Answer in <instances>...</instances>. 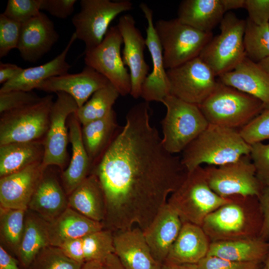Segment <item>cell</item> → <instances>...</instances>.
Instances as JSON below:
<instances>
[{
    "instance_id": "6da1fadb",
    "label": "cell",
    "mask_w": 269,
    "mask_h": 269,
    "mask_svg": "<svg viewBox=\"0 0 269 269\" xmlns=\"http://www.w3.org/2000/svg\"><path fill=\"white\" fill-rule=\"evenodd\" d=\"M126 119L91 173L105 197L104 228L115 232L138 227L143 231L188 171L181 157L163 146L151 123L148 102L133 106Z\"/></svg>"
},
{
    "instance_id": "7a4b0ae2",
    "label": "cell",
    "mask_w": 269,
    "mask_h": 269,
    "mask_svg": "<svg viewBox=\"0 0 269 269\" xmlns=\"http://www.w3.org/2000/svg\"><path fill=\"white\" fill-rule=\"evenodd\" d=\"M209 214L201 227L211 242L260 237L263 217L258 198L234 195Z\"/></svg>"
},
{
    "instance_id": "3957f363",
    "label": "cell",
    "mask_w": 269,
    "mask_h": 269,
    "mask_svg": "<svg viewBox=\"0 0 269 269\" xmlns=\"http://www.w3.org/2000/svg\"><path fill=\"white\" fill-rule=\"evenodd\" d=\"M251 145L238 129L209 124L182 152L181 161L188 171L201 164L219 166L249 155Z\"/></svg>"
},
{
    "instance_id": "277c9868",
    "label": "cell",
    "mask_w": 269,
    "mask_h": 269,
    "mask_svg": "<svg viewBox=\"0 0 269 269\" xmlns=\"http://www.w3.org/2000/svg\"><path fill=\"white\" fill-rule=\"evenodd\" d=\"M198 106L209 124L238 130L266 109L260 100L218 80L213 92Z\"/></svg>"
},
{
    "instance_id": "5b68a950",
    "label": "cell",
    "mask_w": 269,
    "mask_h": 269,
    "mask_svg": "<svg viewBox=\"0 0 269 269\" xmlns=\"http://www.w3.org/2000/svg\"><path fill=\"white\" fill-rule=\"evenodd\" d=\"M229 201V197H222L210 188L205 168L199 166L188 172L181 184L169 196L167 203L183 223L201 227L209 214Z\"/></svg>"
},
{
    "instance_id": "8992f818",
    "label": "cell",
    "mask_w": 269,
    "mask_h": 269,
    "mask_svg": "<svg viewBox=\"0 0 269 269\" xmlns=\"http://www.w3.org/2000/svg\"><path fill=\"white\" fill-rule=\"evenodd\" d=\"M161 103L166 108L161 122L163 146L172 154L182 152L209 124L198 105L170 94Z\"/></svg>"
},
{
    "instance_id": "52a82bcc",
    "label": "cell",
    "mask_w": 269,
    "mask_h": 269,
    "mask_svg": "<svg viewBox=\"0 0 269 269\" xmlns=\"http://www.w3.org/2000/svg\"><path fill=\"white\" fill-rule=\"evenodd\" d=\"M154 27L163 50L166 70L199 57L213 38L212 32L200 31L182 23L177 18L157 20Z\"/></svg>"
},
{
    "instance_id": "ba28073f",
    "label": "cell",
    "mask_w": 269,
    "mask_h": 269,
    "mask_svg": "<svg viewBox=\"0 0 269 269\" xmlns=\"http://www.w3.org/2000/svg\"><path fill=\"white\" fill-rule=\"evenodd\" d=\"M246 24V20L233 12L225 14L220 33L211 39L199 55L216 76L232 71L246 56L243 41Z\"/></svg>"
},
{
    "instance_id": "9c48e42d",
    "label": "cell",
    "mask_w": 269,
    "mask_h": 269,
    "mask_svg": "<svg viewBox=\"0 0 269 269\" xmlns=\"http://www.w3.org/2000/svg\"><path fill=\"white\" fill-rule=\"evenodd\" d=\"M53 96L0 115V145L13 142L40 141L49 128Z\"/></svg>"
},
{
    "instance_id": "30bf717a",
    "label": "cell",
    "mask_w": 269,
    "mask_h": 269,
    "mask_svg": "<svg viewBox=\"0 0 269 269\" xmlns=\"http://www.w3.org/2000/svg\"><path fill=\"white\" fill-rule=\"evenodd\" d=\"M80 11L72 18L77 38L85 45V51L103 41L111 22L121 13L133 8L129 0H82Z\"/></svg>"
},
{
    "instance_id": "8fae6325",
    "label": "cell",
    "mask_w": 269,
    "mask_h": 269,
    "mask_svg": "<svg viewBox=\"0 0 269 269\" xmlns=\"http://www.w3.org/2000/svg\"><path fill=\"white\" fill-rule=\"evenodd\" d=\"M210 188L222 197L260 196L265 185L258 179L250 154L219 166L204 167Z\"/></svg>"
},
{
    "instance_id": "7c38bea8",
    "label": "cell",
    "mask_w": 269,
    "mask_h": 269,
    "mask_svg": "<svg viewBox=\"0 0 269 269\" xmlns=\"http://www.w3.org/2000/svg\"><path fill=\"white\" fill-rule=\"evenodd\" d=\"M123 40L117 26H111L103 41L96 47L85 51L84 61L105 77L120 95L130 94L131 79L121 53Z\"/></svg>"
},
{
    "instance_id": "4fadbf2b",
    "label": "cell",
    "mask_w": 269,
    "mask_h": 269,
    "mask_svg": "<svg viewBox=\"0 0 269 269\" xmlns=\"http://www.w3.org/2000/svg\"><path fill=\"white\" fill-rule=\"evenodd\" d=\"M170 95L186 102L200 105L216 88L218 80L199 57L166 70Z\"/></svg>"
},
{
    "instance_id": "5bb4252c",
    "label": "cell",
    "mask_w": 269,
    "mask_h": 269,
    "mask_svg": "<svg viewBox=\"0 0 269 269\" xmlns=\"http://www.w3.org/2000/svg\"><path fill=\"white\" fill-rule=\"evenodd\" d=\"M56 93L57 98L51 108L49 128L42 139L44 155L42 165L44 169L53 165L61 169L64 168L67 161L69 141L67 120L78 109L70 95L63 92Z\"/></svg>"
},
{
    "instance_id": "9a60e30c",
    "label": "cell",
    "mask_w": 269,
    "mask_h": 269,
    "mask_svg": "<svg viewBox=\"0 0 269 269\" xmlns=\"http://www.w3.org/2000/svg\"><path fill=\"white\" fill-rule=\"evenodd\" d=\"M117 26L123 40V61L130 70V95L134 99H138L141 96V86L148 75L149 69L144 57V49L146 46L145 39L136 27L134 18L130 14L121 16Z\"/></svg>"
},
{
    "instance_id": "2e32d148",
    "label": "cell",
    "mask_w": 269,
    "mask_h": 269,
    "mask_svg": "<svg viewBox=\"0 0 269 269\" xmlns=\"http://www.w3.org/2000/svg\"><path fill=\"white\" fill-rule=\"evenodd\" d=\"M139 7L147 23L145 38L146 46L150 54L152 71L145 78L141 89V96L145 102H162L170 94L169 81L164 65L163 50L157 35L153 20V11L147 4L142 2Z\"/></svg>"
},
{
    "instance_id": "e0dca14e",
    "label": "cell",
    "mask_w": 269,
    "mask_h": 269,
    "mask_svg": "<svg viewBox=\"0 0 269 269\" xmlns=\"http://www.w3.org/2000/svg\"><path fill=\"white\" fill-rule=\"evenodd\" d=\"M59 37L52 21L40 12L22 24L17 49L24 61L35 63L51 50Z\"/></svg>"
},
{
    "instance_id": "ac0fdd59",
    "label": "cell",
    "mask_w": 269,
    "mask_h": 269,
    "mask_svg": "<svg viewBox=\"0 0 269 269\" xmlns=\"http://www.w3.org/2000/svg\"><path fill=\"white\" fill-rule=\"evenodd\" d=\"M45 169L42 161L34 163L0 179V207L26 210Z\"/></svg>"
},
{
    "instance_id": "d6986e66",
    "label": "cell",
    "mask_w": 269,
    "mask_h": 269,
    "mask_svg": "<svg viewBox=\"0 0 269 269\" xmlns=\"http://www.w3.org/2000/svg\"><path fill=\"white\" fill-rule=\"evenodd\" d=\"M109 83L105 77L86 66L80 73L51 77L42 83L37 89L47 92H65L70 95L80 108L96 91Z\"/></svg>"
},
{
    "instance_id": "ffe728a7",
    "label": "cell",
    "mask_w": 269,
    "mask_h": 269,
    "mask_svg": "<svg viewBox=\"0 0 269 269\" xmlns=\"http://www.w3.org/2000/svg\"><path fill=\"white\" fill-rule=\"evenodd\" d=\"M114 254L127 269H160L138 227L113 232Z\"/></svg>"
},
{
    "instance_id": "44dd1931",
    "label": "cell",
    "mask_w": 269,
    "mask_h": 269,
    "mask_svg": "<svg viewBox=\"0 0 269 269\" xmlns=\"http://www.w3.org/2000/svg\"><path fill=\"white\" fill-rule=\"evenodd\" d=\"M182 224L177 213L167 203L143 231L153 257L161 264L166 260Z\"/></svg>"
},
{
    "instance_id": "7402d4cb",
    "label": "cell",
    "mask_w": 269,
    "mask_h": 269,
    "mask_svg": "<svg viewBox=\"0 0 269 269\" xmlns=\"http://www.w3.org/2000/svg\"><path fill=\"white\" fill-rule=\"evenodd\" d=\"M219 77L221 83L260 100L269 108V74L246 56L232 71Z\"/></svg>"
},
{
    "instance_id": "603a6c76",
    "label": "cell",
    "mask_w": 269,
    "mask_h": 269,
    "mask_svg": "<svg viewBox=\"0 0 269 269\" xmlns=\"http://www.w3.org/2000/svg\"><path fill=\"white\" fill-rule=\"evenodd\" d=\"M67 125L72 156L61 178L62 185L68 196L91 174L93 165L83 141L81 124L75 113L69 116Z\"/></svg>"
},
{
    "instance_id": "cb8c5ba5",
    "label": "cell",
    "mask_w": 269,
    "mask_h": 269,
    "mask_svg": "<svg viewBox=\"0 0 269 269\" xmlns=\"http://www.w3.org/2000/svg\"><path fill=\"white\" fill-rule=\"evenodd\" d=\"M67 196L56 175L50 172L47 167L36 187L28 209L51 222L69 207Z\"/></svg>"
},
{
    "instance_id": "d4e9b609",
    "label": "cell",
    "mask_w": 269,
    "mask_h": 269,
    "mask_svg": "<svg viewBox=\"0 0 269 269\" xmlns=\"http://www.w3.org/2000/svg\"><path fill=\"white\" fill-rule=\"evenodd\" d=\"M76 39V35L74 32L60 54L44 64L23 69L16 77L3 84L0 89V92L12 90L32 91L34 89H37L46 80L68 73L71 66L66 61V56Z\"/></svg>"
},
{
    "instance_id": "484cf974",
    "label": "cell",
    "mask_w": 269,
    "mask_h": 269,
    "mask_svg": "<svg viewBox=\"0 0 269 269\" xmlns=\"http://www.w3.org/2000/svg\"><path fill=\"white\" fill-rule=\"evenodd\" d=\"M210 243L201 226L183 223L165 262L197 264L207 255Z\"/></svg>"
},
{
    "instance_id": "4316f807",
    "label": "cell",
    "mask_w": 269,
    "mask_h": 269,
    "mask_svg": "<svg viewBox=\"0 0 269 269\" xmlns=\"http://www.w3.org/2000/svg\"><path fill=\"white\" fill-rule=\"evenodd\" d=\"M48 228L50 245L60 247L67 241L82 238L104 229V224L68 207L57 218L48 222Z\"/></svg>"
},
{
    "instance_id": "83f0119b",
    "label": "cell",
    "mask_w": 269,
    "mask_h": 269,
    "mask_svg": "<svg viewBox=\"0 0 269 269\" xmlns=\"http://www.w3.org/2000/svg\"><path fill=\"white\" fill-rule=\"evenodd\" d=\"M225 12L222 0H184L179 5L177 18L197 30L211 32Z\"/></svg>"
},
{
    "instance_id": "f1b7e54d",
    "label": "cell",
    "mask_w": 269,
    "mask_h": 269,
    "mask_svg": "<svg viewBox=\"0 0 269 269\" xmlns=\"http://www.w3.org/2000/svg\"><path fill=\"white\" fill-rule=\"evenodd\" d=\"M269 249V241L260 237L211 242L207 255L233 262L261 266Z\"/></svg>"
},
{
    "instance_id": "f546056e",
    "label": "cell",
    "mask_w": 269,
    "mask_h": 269,
    "mask_svg": "<svg viewBox=\"0 0 269 269\" xmlns=\"http://www.w3.org/2000/svg\"><path fill=\"white\" fill-rule=\"evenodd\" d=\"M69 207L87 218L103 223L106 203L103 189L96 175L91 173L68 196Z\"/></svg>"
},
{
    "instance_id": "4dcf8cb0",
    "label": "cell",
    "mask_w": 269,
    "mask_h": 269,
    "mask_svg": "<svg viewBox=\"0 0 269 269\" xmlns=\"http://www.w3.org/2000/svg\"><path fill=\"white\" fill-rule=\"evenodd\" d=\"M119 129L114 109L106 117L82 126V139L93 168L109 147Z\"/></svg>"
},
{
    "instance_id": "1f68e13d",
    "label": "cell",
    "mask_w": 269,
    "mask_h": 269,
    "mask_svg": "<svg viewBox=\"0 0 269 269\" xmlns=\"http://www.w3.org/2000/svg\"><path fill=\"white\" fill-rule=\"evenodd\" d=\"M48 222L35 212L27 209L24 228L16 256L22 266L29 268L39 252L50 245Z\"/></svg>"
},
{
    "instance_id": "d6a6232c",
    "label": "cell",
    "mask_w": 269,
    "mask_h": 269,
    "mask_svg": "<svg viewBox=\"0 0 269 269\" xmlns=\"http://www.w3.org/2000/svg\"><path fill=\"white\" fill-rule=\"evenodd\" d=\"M43 155L42 140L13 142L0 145V178L42 161Z\"/></svg>"
},
{
    "instance_id": "836d02e7",
    "label": "cell",
    "mask_w": 269,
    "mask_h": 269,
    "mask_svg": "<svg viewBox=\"0 0 269 269\" xmlns=\"http://www.w3.org/2000/svg\"><path fill=\"white\" fill-rule=\"evenodd\" d=\"M120 95L110 83L96 91L75 114L81 125L101 119L113 109V106Z\"/></svg>"
},
{
    "instance_id": "e575fe53",
    "label": "cell",
    "mask_w": 269,
    "mask_h": 269,
    "mask_svg": "<svg viewBox=\"0 0 269 269\" xmlns=\"http://www.w3.org/2000/svg\"><path fill=\"white\" fill-rule=\"evenodd\" d=\"M26 211L0 207V240L15 254L24 230Z\"/></svg>"
},
{
    "instance_id": "d590c367",
    "label": "cell",
    "mask_w": 269,
    "mask_h": 269,
    "mask_svg": "<svg viewBox=\"0 0 269 269\" xmlns=\"http://www.w3.org/2000/svg\"><path fill=\"white\" fill-rule=\"evenodd\" d=\"M243 41L246 56L253 61L269 56V23L257 25L248 18Z\"/></svg>"
},
{
    "instance_id": "8d00e7d4",
    "label": "cell",
    "mask_w": 269,
    "mask_h": 269,
    "mask_svg": "<svg viewBox=\"0 0 269 269\" xmlns=\"http://www.w3.org/2000/svg\"><path fill=\"white\" fill-rule=\"evenodd\" d=\"M85 262L104 263L107 258L114 254L113 232L103 229L82 238Z\"/></svg>"
},
{
    "instance_id": "74e56055",
    "label": "cell",
    "mask_w": 269,
    "mask_h": 269,
    "mask_svg": "<svg viewBox=\"0 0 269 269\" xmlns=\"http://www.w3.org/2000/svg\"><path fill=\"white\" fill-rule=\"evenodd\" d=\"M83 265L68 257L60 248L49 245L39 252L29 268L30 269H81Z\"/></svg>"
},
{
    "instance_id": "f35d334b",
    "label": "cell",
    "mask_w": 269,
    "mask_h": 269,
    "mask_svg": "<svg viewBox=\"0 0 269 269\" xmlns=\"http://www.w3.org/2000/svg\"><path fill=\"white\" fill-rule=\"evenodd\" d=\"M239 131L244 139L250 145L269 139V108L264 110Z\"/></svg>"
},
{
    "instance_id": "ab89813d",
    "label": "cell",
    "mask_w": 269,
    "mask_h": 269,
    "mask_svg": "<svg viewBox=\"0 0 269 269\" xmlns=\"http://www.w3.org/2000/svg\"><path fill=\"white\" fill-rule=\"evenodd\" d=\"M22 23L0 14V57L2 58L14 48H17Z\"/></svg>"
},
{
    "instance_id": "60d3db41",
    "label": "cell",
    "mask_w": 269,
    "mask_h": 269,
    "mask_svg": "<svg viewBox=\"0 0 269 269\" xmlns=\"http://www.w3.org/2000/svg\"><path fill=\"white\" fill-rule=\"evenodd\" d=\"M41 3L42 0H8L2 13L22 24L40 12Z\"/></svg>"
},
{
    "instance_id": "b9f144b4",
    "label": "cell",
    "mask_w": 269,
    "mask_h": 269,
    "mask_svg": "<svg viewBox=\"0 0 269 269\" xmlns=\"http://www.w3.org/2000/svg\"><path fill=\"white\" fill-rule=\"evenodd\" d=\"M41 98L32 91L12 90L0 92V114L31 105Z\"/></svg>"
},
{
    "instance_id": "7bdbcfd3",
    "label": "cell",
    "mask_w": 269,
    "mask_h": 269,
    "mask_svg": "<svg viewBox=\"0 0 269 269\" xmlns=\"http://www.w3.org/2000/svg\"><path fill=\"white\" fill-rule=\"evenodd\" d=\"M251 145L250 156L257 176L265 185L269 184V143L260 142Z\"/></svg>"
},
{
    "instance_id": "ee69618b",
    "label": "cell",
    "mask_w": 269,
    "mask_h": 269,
    "mask_svg": "<svg viewBox=\"0 0 269 269\" xmlns=\"http://www.w3.org/2000/svg\"><path fill=\"white\" fill-rule=\"evenodd\" d=\"M199 269H260L261 265L231 261L220 257L207 255L197 264Z\"/></svg>"
},
{
    "instance_id": "f6af8a7d",
    "label": "cell",
    "mask_w": 269,
    "mask_h": 269,
    "mask_svg": "<svg viewBox=\"0 0 269 269\" xmlns=\"http://www.w3.org/2000/svg\"><path fill=\"white\" fill-rule=\"evenodd\" d=\"M245 8L253 22L257 25L269 23V0H245Z\"/></svg>"
},
{
    "instance_id": "bcb514c9",
    "label": "cell",
    "mask_w": 269,
    "mask_h": 269,
    "mask_svg": "<svg viewBox=\"0 0 269 269\" xmlns=\"http://www.w3.org/2000/svg\"><path fill=\"white\" fill-rule=\"evenodd\" d=\"M76 0H42L41 10H45L51 15L65 19L74 11Z\"/></svg>"
},
{
    "instance_id": "7dc6e473",
    "label": "cell",
    "mask_w": 269,
    "mask_h": 269,
    "mask_svg": "<svg viewBox=\"0 0 269 269\" xmlns=\"http://www.w3.org/2000/svg\"><path fill=\"white\" fill-rule=\"evenodd\" d=\"M258 199L263 217L260 237L266 241H269V184L264 186Z\"/></svg>"
},
{
    "instance_id": "c3c4849f",
    "label": "cell",
    "mask_w": 269,
    "mask_h": 269,
    "mask_svg": "<svg viewBox=\"0 0 269 269\" xmlns=\"http://www.w3.org/2000/svg\"><path fill=\"white\" fill-rule=\"evenodd\" d=\"M59 248L66 256L71 259L81 264L85 263L82 238L67 241Z\"/></svg>"
},
{
    "instance_id": "681fc988",
    "label": "cell",
    "mask_w": 269,
    "mask_h": 269,
    "mask_svg": "<svg viewBox=\"0 0 269 269\" xmlns=\"http://www.w3.org/2000/svg\"><path fill=\"white\" fill-rule=\"evenodd\" d=\"M23 69L16 64L0 63V83L2 85L14 79Z\"/></svg>"
},
{
    "instance_id": "f907efd6",
    "label": "cell",
    "mask_w": 269,
    "mask_h": 269,
    "mask_svg": "<svg viewBox=\"0 0 269 269\" xmlns=\"http://www.w3.org/2000/svg\"><path fill=\"white\" fill-rule=\"evenodd\" d=\"M0 269H20L16 261L0 246Z\"/></svg>"
},
{
    "instance_id": "816d5d0a",
    "label": "cell",
    "mask_w": 269,
    "mask_h": 269,
    "mask_svg": "<svg viewBox=\"0 0 269 269\" xmlns=\"http://www.w3.org/2000/svg\"><path fill=\"white\" fill-rule=\"evenodd\" d=\"M160 269H199L197 264L176 263L164 262Z\"/></svg>"
},
{
    "instance_id": "f5cc1de1",
    "label": "cell",
    "mask_w": 269,
    "mask_h": 269,
    "mask_svg": "<svg viewBox=\"0 0 269 269\" xmlns=\"http://www.w3.org/2000/svg\"><path fill=\"white\" fill-rule=\"evenodd\" d=\"M104 264L105 269H127L115 254L109 255Z\"/></svg>"
},
{
    "instance_id": "db71d44e",
    "label": "cell",
    "mask_w": 269,
    "mask_h": 269,
    "mask_svg": "<svg viewBox=\"0 0 269 269\" xmlns=\"http://www.w3.org/2000/svg\"><path fill=\"white\" fill-rule=\"evenodd\" d=\"M224 8L227 11L240 8H245V0H222Z\"/></svg>"
},
{
    "instance_id": "11a10c76",
    "label": "cell",
    "mask_w": 269,
    "mask_h": 269,
    "mask_svg": "<svg viewBox=\"0 0 269 269\" xmlns=\"http://www.w3.org/2000/svg\"><path fill=\"white\" fill-rule=\"evenodd\" d=\"M81 269H105L104 264L98 261L85 262Z\"/></svg>"
},
{
    "instance_id": "9f6ffc18",
    "label": "cell",
    "mask_w": 269,
    "mask_h": 269,
    "mask_svg": "<svg viewBox=\"0 0 269 269\" xmlns=\"http://www.w3.org/2000/svg\"><path fill=\"white\" fill-rule=\"evenodd\" d=\"M258 64L269 74V56L259 62Z\"/></svg>"
},
{
    "instance_id": "6f0895ef",
    "label": "cell",
    "mask_w": 269,
    "mask_h": 269,
    "mask_svg": "<svg viewBox=\"0 0 269 269\" xmlns=\"http://www.w3.org/2000/svg\"><path fill=\"white\" fill-rule=\"evenodd\" d=\"M260 269H269V249Z\"/></svg>"
}]
</instances>
